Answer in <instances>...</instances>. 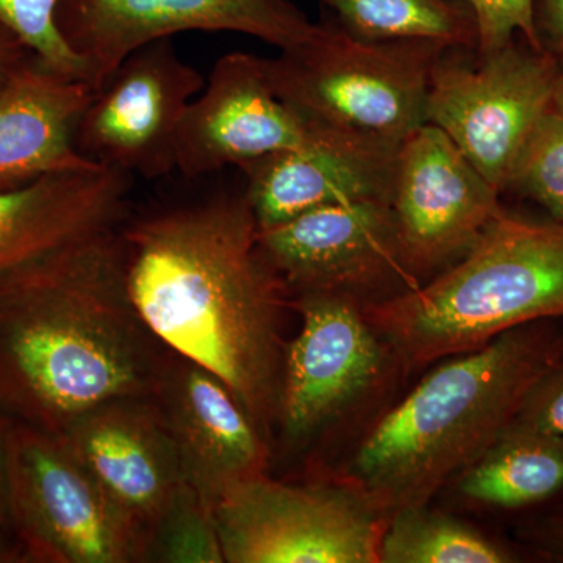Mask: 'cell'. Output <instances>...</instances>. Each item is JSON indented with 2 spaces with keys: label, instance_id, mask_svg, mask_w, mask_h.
Returning <instances> with one entry per match:
<instances>
[{
  "label": "cell",
  "instance_id": "7",
  "mask_svg": "<svg viewBox=\"0 0 563 563\" xmlns=\"http://www.w3.org/2000/svg\"><path fill=\"white\" fill-rule=\"evenodd\" d=\"M558 62L525 38L481 54L440 52L424 121L435 125L501 195L518 152L553 103Z\"/></svg>",
  "mask_w": 563,
  "mask_h": 563
},
{
  "label": "cell",
  "instance_id": "17",
  "mask_svg": "<svg viewBox=\"0 0 563 563\" xmlns=\"http://www.w3.org/2000/svg\"><path fill=\"white\" fill-rule=\"evenodd\" d=\"M396 154L320 132L296 150L240 168L258 229L322 207L388 201Z\"/></svg>",
  "mask_w": 563,
  "mask_h": 563
},
{
  "label": "cell",
  "instance_id": "1",
  "mask_svg": "<svg viewBox=\"0 0 563 563\" xmlns=\"http://www.w3.org/2000/svg\"><path fill=\"white\" fill-rule=\"evenodd\" d=\"M128 288L168 350L206 366L268 437L277 421L290 296L258 250V224L240 190L211 191L121 225Z\"/></svg>",
  "mask_w": 563,
  "mask_h": 563
},
{
  "label": "cell",
  "instance_id": "26",
  "mask_svg": "<svg viewBox=\"0 0 563 563\" xmlns=\"http://www.w3.org/2000/svg\"><path fill=\"white\" fill-rule=\"evenodd\" d=\"M477 25L476 51L501 49L510 41L525 38L540 47L533 27V0H463ZM542 49V47H540Z\"/></svg>",
  "mask_w": 563,
  "mask_h": 563
},
{
  "label": "cell",
  "instance_id": "22",
  "mask_svg": "<svg viewBox=\"0 0 563 563\" xmlns=\"http://www.w3.org/2000/svg\"><path fill=\"white\" fill-rule=\"evenodd\" d=\"M515 555L455 518L426 506L388 517L380 539L383 563H507Z\"/></svg>",
  "mask_w": 563,
  "mask_h": 563
},
{
  "label": "cell",
  "instance_id": "12",
  "mask_svg": "<svg viewBox=\"0 0 563 563\" xmlns=\"http://www.w3.org/2000/svg\"><path fill=\"white\" fill-rule=\"evenodd\" d=\"M258 250L288 296L331 291L369 302L418 287L387 201L322 207L258 229Z\"/></svg>",
  "mask_w": 563,
  "mask_h": 563
},
{
  "label": "cell",
  "instance_id": "3",
  "mask_svg": "<svg viewBox=\"0 0 563 563\" xmlns=\"http://www.w3.org/2000/svg\"><path fill=\"white\" fill-rule=\"evenodd\" d=\"M563 357L554 320L531 322L429 373L363 440L351 487L384 517L426 506L512 424Z\"/></svg>",
  "mask_w": 563,
  "mask_h": 563
},
{
  "label": "cell",
  "instance_id": "23",
  "mask_svg": "<svg viewBox=\"0 0 563 563\" xmlns=\"http://www.w3.org/2000/svg\"><path fill=\"white\" fill-rule=\"evenodd\" d=\"M506 191L539 203L551 221L563 224V120L554 103L518 152Z\"/></svg>",
  "mask_w": 563,
  "mask_h": 563
},
{
  "label": "cell",
  "instance_id": "14",
  "mask_svg": "<svg viewBox=\"0 0 563 563\" xmlns=\"http://www.w3.org/2000/svg\"><path fill=\"white\" fill-rule=\"evenodd\" d=\"M318 133L274 90L266 58L232 52L214 63L185 113L176 172L188 180L203 179L301 147Z\"/></svg>",
  "mask_w": 563,
  "mask_h": 563
},
{
  "label": "cell",
  "instance_id": "24",
  "mask_svg": "<svg viewBox=\"0 0 563 563\" xmlns=\"http://www.w3.org/2000/svg\"><path fill=\"white\" fill-rule=\"evenodd\" d=\"M147 562H224L213 509L191 487L152 533Z\"/></svg>",
  "mask_w": 563,
  "mask_h": 563
},
{
  "label": "cell",
  "instance_id": "21",
  "mask_svg": "<svg viewBox=\"0 0 563 563\" xmlns=\"http://www.w3.org/2000/svg\"><path fill=\"white\" fill-rule=\"evenodd\" d=\"M333 24L355 38L415 41L476 49L477 25L463 0H321Z\"/></svg>",
  "mask_w": 563,
  "mask_h": 563
},
{
  "label": "cell",
  "instance_id": "8",
  "mask_svg": "<svg viewBox=\"0 0 563 563\" xmlns=\"http://www.w3.org/2000/svg\"><path fill=\"white\" fill-rule=\"evenodd\" d=\"M228 563H379L384 515L347 485H290L268 474L213 509Z\"/></svg>",
  "mask_w": 563,
  "mask_h": 563
},
{
  "label": "cell",
  "instance_id": "20",
  "mask_svg": "<svg viewBox=\"0 0 563 563\" xmlns=\"http://www.w3.org/2000/svg\"><path fill=\"white\" fill-rule=\"evenodd\" d=\"M461 495L470 501L517 510L563 493V439L509 426L461 473Z\"/></svg>",
  "mask_w": 563,
  "mask_h": 563
},
{
  "label": "cell",
  "instance_id": "10",
  "mask_svg": "<svg viewBox=\"0 0 563 563\" xmlns=\"http://www.w3.org/2000/svg\"><path fill=\"white\" fill-rule=\"evenodd\" d=\"M501 196L439 128L415 129L396 152L387 201L415 279L461 261L503 213Z\"/></svg>",
  "mask_w": 563,
  "mask_h": 563
},
{
  "label": "cell",
  "instance_id": "11",
  "mask_svg": "<svg viewBox=\"0 0 563 563\" xmlns=\"http://www.w3.org/2000/svg\"><path fill=\"white\" fill-rule=\"evenodd\" d=\"M57 21L95 91L152 41L184 32H233L287 51L318 27L291 0H62Z\"/></svg>",
  "mask_w": 563,
  "mask_h": 563
},
{
  "label": "cell",
  "instance_id": "16",
  "mask_svg": "<svg viewBox=\"0 0 563 563\" xmlns=\"http://www.w3.org/2000/svg\"><path fill=\"white\" fill-rule=\"evenodd\" d=\"M152 399L172 432L188 485L211 509L266 474L265 433L206 366L169 350Z\"/></svg>",
  "mask_w": 563,
  "mask_h": 563
},
{
  "label": "cell",
  "instance_id": "28",
  "mask_svg": "<svg viewBox=\"0 0 563 563\" xmlns=\"http://www.w3.org/2000/svg\"><path fill=\"white\" fill-rule=\"evenodd\" d=\"M537 41L559 65H563V0H533Z\"/></svg>",
  "mask_w": 563,
  "mask_h": 563
},
{
  "label": "cell",
  "instance_id": "31",
  "mask_svg": "<svg viewBox=\"0 0 563 563\" xmlns=\"http://www.w3.org/2000/svg\"><path fill=\"white\" fill-rule=\"evenodd\" d=\"M540 547L563 561V512L550 518L539 532Z\"/></svg>",
  "mask_w": 563,
  "mask_h": 563
},
{
  "label": "cell",
  "instance_id": "13",
  "mask_svg": "<svg viewBox=\"0 0 563 563\" xmlns=\"http://www.w3.org/2000/svg\"><path fill=\"white\" fill-rule=\"evenodd\" d=\"M302 328L285 346L277 424L301 442L340 417L379 379L384 342L350 295L306 291L290 296Z\"/></svg>",
  "mask_w": 563,
  "mask_h": 563
},
{
  "label": "cell",
  "instance_id": "30",
  "mask_svg": "<svg viewBox=\"0 0 563 563\" xmlns=\"http://www.w3.org/2000/svg\"><path fill=\"white\" fill-rule=\"evenodd\" d=\"M29 55H31V52L16 36L0 27V87H2L3 81L9 79L13 69Z\"/></svg>",
  "mask_w": 563,
  "mask_h": 563
},
{
  "label": "cell",
  "instance_id": "15",
  "mask_svg": "<svg viewBox=\"0 0 563 563\" xmlns=\"http://www.w3.org/2000/svg\"><path fill=\"white\" fill-rule=\"evenodd\" d=\"M62 435L150 547L152 533L190 488L157 402L151 396L102 404Z\"/></svg>",
  "mask_w": 563,
  "mask_h": 563
},
{
  "label": "cell",
  "instance_id": "5",
  "mask_svg": "<svg viewBox=\"0 0 563 563\" xmlns=\"http://www.w3.org/2000/svg\"><path fill=\"white\" fill-rule=\"evenodd\" d=\"M444 47L355 38L322 21L309 40L266 58L274 90L317 131L396 154L426 124L433 63Z\"/></svg>",
  "mask_w": 563,
  "mask_h": 563
},
{
  "label": "cell",
  "instance_id": "2",
  "mask_svg": "<svg viewBox=\"0 0 563 563\" xmlns=\"http://www.w3.org/2000/svg\"><path fill=\"white\" fill-rule=\"evenodd\" d=\"M121 225L0 274V409L11 420L62 433L102 404L154 395L169 350L129 295Z\"/></svg>",
  "mask_w": 563,
  "mask_h": 563
},
{
  "label": "cell",
  "instance_id": "27",
  "mask_svg": "<svg viewBox=\"0 0 563 563\" xmlns=\"http://www.w3.org/2000/svg\"><path fill=\"white\" fill-rule=\"evenodd\" d=\"M510 426L563 439V357L532 388Z\"/></svg>",
  "mask_w": 563,
  "mask_h": 563
},
{
  "label": "cell",
  "instance_id": "32",
  "mask_svg": "<svg viewBox=\"0 0 563 563\" xmlns=\"http://www.w3.org/2000/svg\"><path fill=\"white\" fill-rule=\"evenodd\" d=\"M553 103L563 120V65H559L558 76H555Z\"/></svg>",
  "mask_w": 563,
  "mask_h": 563
},
{
  "label": "cell",
  "instance_id": "25",
  "mask_svg": "<svg viewBox=\"0 0 563 563\" xmlns=\"http://www.w3.org/2000/svg\"><path fill=\"white\" fill-rule=\"evenodd\" d=\"M62 0H0V27L52 69L88 81L87 66L69 46L57 21Z\"/></svg>",
  "mask_w": 563,
  "mask_h": 563
},
{
  "label": "cell",
  "instance_id": "9",
  "mask_svg": "<svg viewBox=\"0 0 563 563\" xmlns=\"http://www.w3.org/2000/svg\"><path fill=\"white\" fill-rule=\"evenodd\" d=\"M203 84L173 38L133 51L95 91L77 129V151L92 165L133 179L176 173L181 121Z\"/></svg>",
  "mask_w": 563,
  "mask_h": 563
},
{
  "label": "cell",
  "instance_id": "6",
  "mask_svg": "<svg viewBox=\"0 0 563 563\" xmlns=\"http://www.w3.org/2000/svg\"><path fill=\"white\" fill-rule=\"evenodd\" d=\"M7 490L10 531L32 561L147 562L143 536L62 433L11 422Z\"/></svg>",
  "mask_w": 563,
  "mask_h": 563
},
{
  "label": "cell",
  "instance_id": "19",
  "mask_svg": "<svg viewBox=\"0 0 563 563\" xmlns=\"http://www.w3.org/2000/svg\"><path fill=\"white\" fill-rule=\"evenodd\" d=\"M133 185L128 174L95 168L0 190V274L120 228Z\"/></svg>",
  "mask_w": 563,
  "mask_h": 563
},
{
  "label": "cell",
  "instance_id": "29",
  "mask_svg": "<svg viewBox=\"0 0 563 563\" xmlns=\"http://www.w3.org/2000/svg\"><path fill=\"white\" fill-rule=\"evenodd\" d=\"M11 418L0 409V532L10 529L9 520V490H7V446Z\"/></svg>",
  "mask_w": 563,
  "mask_h": 563
},
{
  "label": "cell",
  "instance_id": "4",
  "mask_svg": "<svg viewBox=\"0 0 563 563\" xmlns=\"http://www.w3.org/2000/svg\"><path fill=\"white\" fill-rule=\"evenodd\" d=\"M362 307L409 366L477 350L520 325L563 320V224L504 210L435 279Z\"/></svg>",
  "mask_w": 563,
  "mask_h": 563
},
{
  "label": "cell",
  "instance_id": "18",
  "mask_svg": "<svg viewBox=\"0 0 563 563\" xmlns=\"http://www.w3.org/2000/svg\"><path fill=\"white\" fill-rule=\"evenodd\" d=\"M95 88L31 54L0 87V190L55 174L101 168L85 161L76 133Z\"/></svg>",
  "mask_w": 563,
  "mask_h": 563
}]
</instances>
